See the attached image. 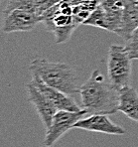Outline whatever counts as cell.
Returning <instances> with one entry per match:
<instances>
[{
  "instance_id": "1",
  "label": "cell",
  "mask_w": 138,
  "mask_h": 147,
  "mask_svg": "<svg viewBox=\"0 0 138 147\" xmlns=\"http://www.w3.org/2000/svg\"><path fill=\"white\" fill-rule=\"evenodd\" d=\"M79 96L88 114H114L118 111L119 90L105 80L100 71H92L81 86Z\"/></svg>"
},
{
  "instance_id": "2",
  "label": "cell",
  "mask_w": 138,
  "mask_h": 147,
  "mask_svg": "<svg viewBox=\"0 0 138 147\" xmlns=\"http://www.w3.org/2000/svg\"><path fill=\"white\" fill-rule=\"evenodd\" d=\"M29 70L51 88L72 96L79 94L81 85H79L77 71L71 65L50 62L47 59H35L30 63Z\"/></svg>"
},
{
  "instance_id": "3",
  "label": "cell",
  "mask_w": 138,
  "mask_h": 147,
  "mask_svg": "<svg viewBox=\"0 0 138 147\" xmlns=\"http://www.w3.org/2000/svg\"><path fill=\"white\" fill-rule=\"evenodd\" d=\"M107 76L109 83L117 90L130 86L132 76L131 58L123 46L111 45L108 48Z\"/></svg>"
},
{
  "instance_id": "4",
  "label": "cell",
  "mask_w": 138,
  "mask_h": 147,
  "mask_svg": "<svg viewBox=\"0 0 138 147\" xmlns=\"http://www.w3.org/2000/svg\"><path fill=\"white\" fill-rule=\"evenodd\" d=\"M85 115H88V112L85 109L79 111L58 110L54 115L50 127L46 130L44 145L46 147H52L65 133L74 128L75 123Z\"/></svg>"
},
{
  "instance_id": "5",
  "label": "cell",
  "mask_w": 138,
  "mask_h": 147,
  "mask_svg": "<svg viewBox=\"0 0 138 147\" xmlns=\"http://www.w3.org/2000/svg\"><path fill=\"white\" fill-rule=\"evenodd\" d=\"M41 23L40 17L26 10L15 9L4 15L2 30L4 33L29 32Z\"/></svg>"
},
{
  "instance_id": "6",
  "label": "cell",
  "mask_w": 138,
  "mask_h": 147,
  "mask_svg": "<svg viewBox=\"0 0 138 147\" xmlns=\"http://www.w3.org/2000/svg\"><path fill=\"white\" fill-rule=\"evenodd\" d=\"M26 90L28 100L34 105L41 121L47 130L50 127L54 115L58 111L57 107L32 82L26 85Z\"/></svg>"
},
{
  "instance_id": "7",
  "label": "cell",
  "mask_w": 138,
  "mask_h": 147,
  "mask_svg": "<svg viewBox=\"0 0 138 147\" xmlns=\"http://www.w3.org/2000/svg\"><path fill=\"white\" fill-rule=\"evenodd\" d=\"M74 128L109 135H123L126 132L123 127L111 121L107 114H90L88 117L79 119L75 124Z\"/></svg>"
},
{
  "instance_id": "8",
  "label": "cell",
  "mask_w": 138,
  "mask_h": 147,
  "mask_svg": "<svg viewBox=\"0 0 138 147\" xmlns=\"http://www.w3.org/2000/svg\"><path fill=\"white\" fill-rule=\"evenodd\" d=\"M32 83L34 84L52 102L54 103L58 110H67V111H79L83 109L75 100L74 96H69L59 90L47 86L36 74L31 73Z\"/></svg>"
},
{
  "instance_id": "9",
  "label": "cell",
  "mask_w": 138,
  "mask_h": 147,
  "mask_svg": "<svg viewBox=\"0 0 138 147\" xmlns=\"http://www.w3.org/2000/svg\"><path fill=\"white\" fill-rule=\"evenodd\" d=\"M138 27V2L137 0H127L123 9L120 28L115 34L127 41L131 34Z\"/></svg>"
},
{
  "instance_id": "10",
  "label": "cell",
  "mask_w": 138,
  "mask_h": 147,
  "mask_svg": "<svg viewBox=\"0 0 138 147\" xmlns=\"http://www.w3.org/2000/svg\"><path fill=\"white\" fill-rule=\"evenodd\" d=\"M118 111H121L133 121L138 122V92L134 88L128 86L119 90Z\"/></svg>"
},
{
  "instance_id": "11",
  "label": "cell",
  "mask_w": 138,
  "mask_h": 147,
  "mask_svg": "<svg viewBox=\"0 0 138 147\" xmlns=\"http://www.w3.org/2000/svg\"><path fill=\"white\" fill-rule=\"evenodd\" d=\"M38 1L39 0H9L3 13L5 15L10 11H12V10L21 9L36 14L37 13Z\"/></svg>"
},
{
  "instance_id": "12",
  "label": "cell",
  "mask_w": 138,
  "mask_h": 147,
  "mask_svg": "<svg viewBox=\"0 0 138 147\" xmlns=\"http://www.w3.org/2000/svg\"><path fill=\"white\" fill-rule=\"evenodd\" d=\"M83 25L94 26V27L101 28V29H104V30L107 29L105 12L100 4H98V6L94 11L90 13V15L87 18V20L83 22Z\"/></svg>"
},
{
  "instance_id": "13",
  "label": "cell",
  "mask_w": 138,
  "mask_h": 147,
  "mask_svg": "<svg viewBox=\"0 0 138 147\" xmlns=\"http://www.w3.org/2000/svg\"><path fill=\"white\" fill-rule=\"evenodd\" d=\"M79 27L77 24H72L68 26H63V27H57L54 29L53 33L56 38V43L57 44H62V43H66L69 39L71 38L72 34L74 31Z\"/></svg>"
},
{
  "instance_id": "14",
  "label": "cell",
  "mask_w": 138,
  "mask_h": 147,
  "mask_svg": "<svg viewBox=\"0 0 138 147\" xmlns=\"http://www.w3.org/2000/svg\"><path fill=\"white\" fill-rule=\"evenodd\" d=\"M131 60H138V27L133 31L124 46Z\"/></svg>"
},
{
  "instance_id": "15",
  "label": "cell",
  "mask_w": 138,
  "mask_h": 147,
  "mask_svg": "<svg viewBox=\"0 0 138 147\" xmlns=\"http://www.w3.org/2000/svg\"><path fill=\"white\" fill-rule=\"evenodd\" d=\"M63 0H39L38 1V7H37V16L40 17L46 10L49 8L53 7V6L59 4Z\"/></svg>"
},
{
  "instance_id": "16",
  "label": "cell",
  "mask_w": 138,
  "mask_h": 147,
  "mask_svg": "<svg viewBox=\"0 0 138 147\" xmlns=\"http://www.w3.org/2000/svg\"><path fill=\"white\" fill-rule=\"evenodd\" d=\"M67 1H68L69 3L71 4V5L75 6V5H77V4L83 3V2L85 1V0H67Z\"/></svg>"
},
{
  "instance_id": "17",
  "label": "cell",
  "mask_w": 138,
  "mask_h": 147,
  "mask_svg": "<svg viewBox=\"0 0 138 147\" xmlns=\"http://www.w3.org/2000/svg\"><path fill=\"white\" fill-rule=\"evenodd\" d=\"M0 2H1V0H0Z\"/></svg>"
},
{
  "instance_id": "18",
  "label": "cell",
  "mask_w": 138,
  "mask_h": 147,
  "mask_svg": "<svg viewBox=\"0 0 138 147\" xmlns=\"http://www.w3.org/2000/svg\"><path fill=\"white\" fill-rule=\"evenodd\" d=\"M137 2H138V0H137Z\"/></svg>"
}]
</instances>
